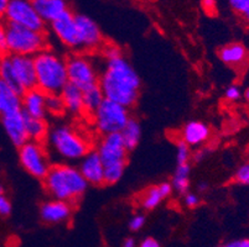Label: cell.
Returning <instances> with one entry per match:
<instances>
[{"label": "cell", "instance_id": "31", "mask_svg": "<svg viewBox=\"0 0 249 247\" xmlns=\"http://www.w3.org/2000/svg\"><path fill=\"white\" fill-rule=\"evenodd\" d=\"M46 110L52 115H61L66 112L60 94H46Z\"/></svg>", "mask_w": 249, "mask_h": 247}, {"label": "cell", "instance_id": "33", "mask_svg": "<svg viewBox=\"0 0 249 247\" xmlns=\"http://www.w3.org/2000/svg\"><path fill=\"white\" fill-rule=\"evenodd\" d=\"M190 157H191L190 146L180 139L176 144V162H178V165L189 163Z\"/></svg>", "mask_w": 249, "mask_h": 247}, {"label": "cell", "instance_id": "17", "mask_svg": "<svg viewBox=\"0 0 249 247\" xmlns=\"http://www.w3.org/2000/svg\"><path fill=\"white\" fill-rule=\"evenodd\" d=\"M181 140L190 147H200L210 140L211 129L206 122L200 120H191L183 125L181 130Z\"/></svg>", "mask_w": 249, "mask_h": 247}, {"label": "cell", "instance_id": "10", "mask_svg": "<svg viewBox=\"0 0 249 247\" xmlns=\"http://www.w3.org/2000/svg\"><path fill=\"white\" fill-rule=\"evenodd\" d=\"M96 149L101 156L104 166L112 163H126L129 151L126 149L119 132L104 135Z\"/></svg>", "mask_w": 249, "mask_h": 247}, {"label": "cell", "instance_id": "19", "mask_svg": "<svg viewBox=\"0 0 249 247\" xmlns=\"http://www.w3.org/2000/svg\"><path fill=\"white\" fill-rule=\"evenodd\" d=\"M22 113L33 117L45 119L46 110V94L38 88L28 90L22 94Z\"/></svg>", "mask_w": 249, "mask_h": 247}, {"label": "cell", "instance_id": "12", "mask_svg": "<svg viewBox=\"0 0 249 247\" xmlns=\"http://www.w3.org/2000/svg\"><path fill=\"white\" fill-rule=\"evenodd\" d=\"M74 19H76L77 30H78L81 49L86 51H94L103 46V35L96 21L82 14L74 15Z\"/></svg>", "mask_w": 249, "mask_h": 247}, {"label": "cell", "instance_id": "26", "mask_svg": "<svg viewBox=\"0 0 249 247\" xmlns=\"http://www.w3.org/2000/svg\"><path fill=\"white\" fill-rule=\"evenodd\" d=\"M104 99V94L98 84L83 90V110L86 114L93 115Z\"/></svg>", "mask_w": 249, "mask_h": 247}, {"label": "cell", "instance_id": "6", "mask_svg": "<svg viewBox=\"0 0 249 247\" xmlns=\"http://www.w3.org/2000/svg\"><path fill=\"white\" fill-rule=\"evenodd\" d=\"M93 124L101 135L121 132L130 119L129 108L115 101L104 99L93 115Z\"/></svg>", "mask_w": 249, "mask_h": 247}, {"label": "cell", "instance_id": "5", "mask_svg": "<svg viewBox=\"0 0 249 247\" xmlns=\"http://www.w3.org/2000/svg\"><path fill=\"white\" fill-rule=\"evenodd\" d=\"M6 24V36L10 54H22L34 57L47 49L45 31H35L15 24Z\"/></svg>", "mask_w": 249, "mask_h": 247}, {"label": "cell", "instance_id": "11", "mask_svg": "<svg viewBox=\"0 0 249 247\" xmlns=\"http://www.w3.org/2000/svg\"><path fill=\"white\" fill-rule=\"evenodd\" d=\"M9 58H10L15 79L22 92L25 93L34 88H37L34 57L22 56V54H9Z\"/></svg>", "mask_w": 249, "mask_h": 247}, {"label": "cell", "instance_id": "44", "mask_svg": "<svg viewBox=\"0 0 249 247\" xmlns=\"http://www.w3.org/2000/svg\"><path fill=\"white\" fill-rule=\"evenodd\" d=\"M9 1L10 0H0V21L4 20V16H5L6 13V8L9 5Z\"/></svg>", "mask_w": 249, "mask_h": 247}, {"label": "cell", "instance_id": "15", "mask_svg": "<svg viewBox=\"0 0 249 247\" xmlns=\"http://www.w3.org/2000/svg\"><path fill=\"white\" fill-rule=\"evenodd\" d=\"M72 215V204L65 200L51 198L40 207V217L46 224H61L67 221Z\"/></svg>", "mask_w": 249, "mask_h": 247}, {"label": "cell", "instance_id": "32", "mask_svg": "<svg viewBox=\"0 0 249 247\" xmlns=\"http://www.w3.org/2000/svg\"><path fill=\"white\" fill-rule=\"evenodd\" d=\"M233 181L239 185H249V161L243 162L233 174Z\"/></svg>", "mask_w": 249, "mask_h": 247}, {"label": "cell", "instance_id": "4", "mask_svg": "<svg viewBox=\"0 0 249 247\" xmlns=\"http://www.w3.org/2000/svg\"><path fill=\"white\" fill-rule=\"evenodd\" d=\"M46 140L52 152L66 162L80 161L90 151L87 139L70 125L55 126L49 131Z\"/></svg>", "mask_w": 249, "mask_h": 247}, {"label": "cell", "instance_id": "43", "mask_svg": "<svg viewBox=\"0 0 249 247\" xmlns=\"http://www.w3.org/2000/svg\"><path fill=\"white\" fill-rule=\"evenodd\" d=\"M208 152H210V149L207 148H200L197 149L196 152L194 153V161L195 162H202L203 160H205L206 156L208 155Z\"/></svg>", "mask_w": 249, "mask_h": 247}, {"label": "cell", "instance_id": "48", "mask_svg": "<svg viewBox=\"0 0 249 247\" xmlns=\"http://www.w3.org/2000/svg\"><path fill=\"white\" fill-rule=\"evenodd\" d=\"M0 196H4V187L0 184Z\"/></svg>", "mask_w": 249, "mask_h": 247}, {"label": "cell", "instance_id": "1", "mask_svg": "<svg viewBox=\"0 0 249 247\" xmlns=\"http://www.w3.org/2000/svg\"><path fill=\"white\" fill-rule=\"evenodd\" d=\"M98 85L104 98L132 108L139 99L142 82L134 67L122 54L106 60L99 74Z\"/></svg>", "mask_w": 249, "mask_h": 247}, {"label": "cell", "instance_id": "25", "mask_svg": "<svg viewBox=\"0 0 249 247\" xmlns=\"http://www.w3.org/2000/svg\"><path fill=\"white\" fill-rule=\"evenodd\" d=\"M121 136L123 139L124 145H125L128 151H132L139 145L140 139H142V126L137 119L130 117L123 130L121 131Z\"/></svg>", "mask_w": 249, "mask_h": 247}, {"label": "cell", "instance_id": "36", "mask_svg": "<svg viewBox=\"0 0 249 247\" xmlns=\"http://www.w3.org/2000/svg\"><path fill=\"white\" fill-rule=\"evenodd\" d=\"M145 223H146V219L144 215L135 214L133 215L132 219L129 220V229H130L132 231H134V232H137V231L142 230V229L144 228Z\"/></svg>", "mask_w": 249, "mask_h": 247}, {"label": "cell", "instance_id": "16", "mask_svg": "<svg viewBox=\"0 0 249 247\" xmlns=\"http://www.w3.org/2000/svg\"><path fill=\"white\" fill-rule=\"evenodd\" d=\"M1 125H3L4 131H5L11 144L15 145L17 147L22 146L25 142L29 141L22 110L13 113V114L3 115L1 116Z\"/></svg>", "mask_w": 249, "mask_h": 247}, {"label": "cell", "instance_id": "22", "mask_svg": "<svg viewBox=\"0 0 249 247\" xmlns=\"http://www.w3.org/2000/svg\"><path fill=\"white\" fill-rule=\"evenodd\" d=\"M34 3H35V8L38 15L41 16L45 24L46 22L51 24L61 15L70 10L66 0H40V1H34Z\"/></svg>", "mask_w": 249, "mask_h": 247}, {"label": "cell", "instance_id": "24", "mask_svg": "<svg viewBox=\"0 0 249 247\" xmlns=\"http://www.w3.org/2000/svg\"><path fill=\"white\" fill-rule=\"evenodd\" d=\"M24 114L25 119V128H26V132H28V137L31 141L44 142L49 133V129H47V124L45 119H38V117H33L30 115Z\"/></svg>", "mask_w": 249, "mask_h": 247}, {"label": "cell", "instance_id": "29", "mask_svg": "<svg viewBox=\"0 0 249 247\" xmlns=\"http://www.w3.org/2000/svg\"><path fill=\"white\" fill-rule=\"evenodd\" d=\"M126 163H112L104 166V184H115L122 180Z\"/></svg>", "mask_w": 249, "mask_h": 247}, {"label": "cell", "instance_id": "14", "mask_svg": "<svg viewBox=\"0 0 249 247\" xmlns=\"http://www.w3.org/2000/svg\"><path fill=\"white\" fill-rule=\"evenodd\" d=\"M78 169L88 184H104V165L97 149H90L85 157L81 158Z\"/></svg>", "mask_w": 249, "mask_h": 247}, {"label": "cell", "instance_id": "37", "mask_svg": "<svg viewBox=\"0 0 249 247\" xmlns=\"http://www.w3.org/2000/svg\"><path fill=\"white\" fill-rule=\"evenodd\" d=\"M123 52L115 45H103V56L106 60H110V58H115L118 56H122Z\"/></svg>", "mask_w": 249, "mask_h": 247}, {"label": "cell", "instance_id": "40", "mask_svg": "<svg viewBox=\"0 0 249 247\" xmlns=\"http://www.w3.org/2000/svg\"><path fill=\"white\" fill-rule=\"evenodd\" d=\"M11 213V203L6 197L0 196V216L6 217Z\"/></svg>", "mask_w": 249, "mask_h": 247}, {"label": "cell", "instance_id": "42", "mask_svg": "<svg viewBox=\"0 0 249 247\" xmlns=\"http://www.w3.org/2000/svg\"><path fill=\"white\" fill-rule=\"evenodd\" d=\"M139 247H160V242L154 237H146L140 242Z\"/></svg>", "mask_w": 249, "mask_h": 247}, {"label": "cell", "instance_id": "20", "mask_svg": "<svg viewBox=\"0 0 249 247\" xmlns=\"http://www.w3.org/2000/svg\"><path fill=\"white\" fill-rule=\"evenodd\" d=\"M218 57L226 66L241 67L248 61L249 52L244 45L239 42H231L219 49Z\"/></svg>", "mask_w": 249, "mask_h": 247}, {"label": "cell", "instance_id": "49", "mask_svg": "<svg viewBox=\"0 0 249 247\" xmlns=\"http://www.w3.org/2000/svg\"><path fill=\"white\" fill-rule=\"evenodd\" d=\"M34 1H40V0H34Z\"/></svg>", "mask_w": 249, "mask_h": 247}, {"label": "cell", "instance_id": "18", "mask_svg": "<svg viewBox=\"0 0 249 247\" xmlns=\"http://www.w3.org/2000/svg\"><path fill=\"white\" fill-rule=\"evenodd\" d=\"M173 185L170 182H162L158 185H151L142 193L139 203L142 209L154 210L173 194Z\"/></svg>", "mask_w": 249, "mask_h": 247}, {"label": "cell", "instance_id": "28", "mask_svg": "<svg viewBox=\"0 0 249 247\" xmlns=\"http://www.w3.org/2000/svg\"><path fill=\"white\" fill-rule=\"evenodd\" d=\"M0 81H3L4 83L10 85L13 89H15L18 93H20V94H24V92L21 90L20 85L18 84L17 79H15L14 72H13V68H11L9 54L0 58Z\"/></svg>", "mask_w": 249, "mask_h": 247}, {"label": "cell", "instance_id": "34", "mask_svg": "<svg viewBox=\"0 0 249 247\" xmlns=\"http://www.w3.org/2000/svg\"><path fill=\"white\" fill-rule=\"evenodd\" d=\"M225 98L230 103H237V101H239L243 98V90L237 84L230 85L225 92Z\"/></svg>", "mask_w": 249, "mask_h": 247}, {"label": "cell", "instance_id": "30", "mask_svg": "<svg viewBox=\"0 0 249 247\" xmlns=\"http://www.w3.org/2000/svg\"><path fill=\"white\" fill-rule=\"evenodd\" d=\"M227 5L249 25V0H227Z\"/></svg>", "mask_w": 249, "mask_h": 247}, {"label": "cell", "instance_id": "45", "mask_svg": "<svg viewBox=\"0 0 249 247\" xmlns=\"http://www.w3.org/2000/svg\"><path fill=\"white\" fill-rule=\"evenodd\" d=\"M122 247H137V245H135V240L133 239V237H126V239L124 240Z\"/></svg>", "mask_w": 249, "mask_h": 247}, {"label": "cell", "instance_id": "41", "mask_svg": "<svg viewBox=\"0 0 249 247\" xmlns=\"http://www.w3.org/2000/svg\"><path fill=\"white\" fill-rule=\"evenodd\" d=\"M217 247H249V237H242V239L231 240L226 244Z\"/></svg>", "mask_w": 249, "mask_h": 247}, {"label": "cell", "instance_id": "46", "mask_svg": "<svg viewBox=\"0 0 249 247\" xmlns=\"http://www.w3.org/2000/svg\"><path fill=\"white\" fill-rule=\"evenodd\" d=\"M197 189L200 190V192H205L206 189H207V183L206 182H200L197 185Z\"/></svg>", "mask_w": 249, "mask_h": 247}, {"label": "cell", "instance_id": "27", "mask_svg": "<svg viewBox=\"0 0 249 247\" xmlns=\"http://www.w3.org/2000/svg\"><path fill=\"white\" fill-rule=\"evenodd\" d=\"M190 174H191V167L189 163L178 165L170 183L173 185L174 190H176L178 194H186L189 192Z\"/></svg>", "mask_w": 249, "mask_h": 247}, {"label": "cell", "instance_id": "47", "mask_svg": "<svg viewBox=\"0 0 249 247\" xmlns=\"http://www.w3.org/2000/svg\"><path fill=\"white\" fill-rule=\"evenodd\" d=\"M243 97H244V99H246V100L249 103V87L243 92Z\"/></svg>", "mask_w": 249, "mask_h": 247}, {"label": "cell", "instance_id": "38", "mask_svg": "<svg viewBox=\"0 0 249 247\" xmlns=\"http://www.w3.org/2000/svg\"><path fill=\"white\" fill-rule=\"evenodd\" d=\"M183 203L190 209H194V208H197L200 205L201 200L200 197L196 193H191V192H187L186 194H183Z\"/></svg>", "mask_w": 249, "mask_h": 247}, {"label": "cell", "instance_id": "7", "mask_svg": "<svg viewBox=\"0 0 249 247\" xmlns=\"http://www.w3.org/2000/svg\"><path fill=\"white\" fill-rule=\"evenodd\" d=\"M19 160L22 168L37 180H44L52 166L42 142L31 140L19 147Z\"/></svg>", "mask_w": 249, "mask_h": 247}, {"label": "cell", "instance_id": "13", "mask_svg": "<svg viewBox=\"0 0 249 247\" xmlns=\"http://www.w3.org/2000/svg\"><path fill=\"white\" fill-rule=\"evenodd\" d=\"M51 30L53 35L60 40L61 44L66 47L73 49H81L74 14H72L70 10L51 22Z\"/></svg>", "mask_w": 249, "mask_h": 247}, {"label": "cell", "instance_id": "23", "mask_svg": "<svg viewBox=\"0 0 249 247\" xmlns=\"http://www.w3.org/2000/svg\"><path fill=\"white\" fill-rule=\"evenodd\" d=\"M65 104V110L72 115H80L85 113L83 110V90L76 85L69 84L60 93Z\"/></svg>", "mask_w": 249, "mask_h": 247}, {"label": "cell", "instance_id": "2", "mask_svg": "<svg viewBox=\"0 0 249 247\" xmlns=\"http://www.w3.org/2000/svg\"><path fill=\"white\" fill-rule=\"evenodd\" d=\"M42 181L45 190L51 198L69 201L72 205L82 198L89 185L78 167L69 163L52 165Z\"/></svg>", "mask_w": 249, "mask_h": 247}, {"label": "cell", "instance_id": "3", "mask_svg": "<svg viewBox=\"0 0 249 247\" xmlns=\"http://www.w3.org/2000/svg\"><path fill=\"white\" fill-rule=\"evenodd\" d=\"M37 88L45 94H60L69 84L67 62L60 54L46 49L34 56Z\"/></svg>", "mask_w": 249, "mask_h": 247}, {"label": "cell", "instance_id": "9", "mask_svg": "<svg viewBox=\"0 0 249 247\" xmlns=\"http://www.w3.org/2000/svg\"><path fill=\"white\" fill-rule=\"evenodd\" d=\"M67 62L69 83L82 90L98 84V72L93 61L86 54H73Z\"/></svg>", "mask_w": 249, "mask_h": 247}, {"label": "cell", "instance_id": "35", "mask_svg": "<svg viewBox=\"0 0 249 247\" xmlns=\"http://www.w3.org/2000/svg\"><path fill=\"white\" fill-rule=\"evenodd\" d=\"M10 54L8 45V36H6V24L5 21H0V57Z\"/></svg>", "mask_w": 249, "mask_h": 247}, {"label": "cell", "instance_id": "21", "mask_svg": "<svg viewBox=\"0 0 249 247\" xmlns=\"http://www.w3.org/2000/svg\"><path fill=\"white\" fill-rule=\"evenodd\" d=\"M22 110V94L0 81V116Z\"/></svg>", "mask_w": 249, "mask_h": 247}, {"label": "cell", "instance_id": "39", "mask_svg": "<svg viewBox=\"0 0 249 247\" xmlns=\"http://www.w3.org/2000/svg\"><path fill=\"white\" fill-rule=\"evenodd\" d=\"M201 5L206 14L214 15L217 13V8H218V1L217 0H201Z\"/></svg>", "mask_w": 249, "mask_h": 247}, {"label": "cell", "instance_id": "8", "mask_svg": "<svg viewBox=\"0 0 249 247\" xmlns=\"http://www.w3.org/2000/svg\"><path fill=\"white\" fill-rule=\"evenodd\" d=\"M4 21L35 31H45V21L38 15L34 0H10Z\"/></svg>", "mask_w": 249, "mask_h": 247}]
</instances>
